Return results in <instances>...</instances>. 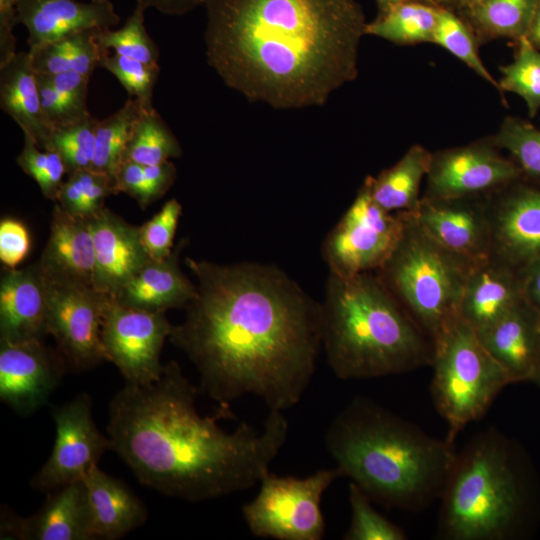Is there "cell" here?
<instances>
[{"instance_id":"cell-29","label":"cell","mask_w":540,"mask_h":540,"mask_svg":"<svg viewBox=\"0 0 540 540\" xmlns=\"http://www.w3.org/2000/svg\"><path fill=\"white\" fill-rule=\"evenodd\" d=\"M539 0H468L454 10L480 45L496 39L517 42L527 34Z\"/></svg>"},{"instance_id":"cell-48","label":"cell","mask_w":540,"mask_h":540,"mask_svg":"<svg viewBox=\"0 0 540 540\" xmlns=\"http://www.w3.org/2000/svg\"><path fill=\"white\" fill-rule=\"evenodd\" d=\"M522 278L524 298L540 315V259L522 271Z\"/></svg>"},{"instance_id":"cell-18","label":"cell","mask_w":540,"mask_h":540,"mask_svg":"<svg viewBox=\"0 0 540 540\" xmlns=\"http://www.w3.org/2000/svg\"><path fill=\"white\" fill-rule=\"evenodd\" d=\"M94 540L84 481L50 492L44 505L32 516L20 518L4 513L1 539Z\"/></svg>"},{"instance_id":"cell-41","label":"cell","mask_w":540,"mask_h":540,"mask_svg":"<svg viewBox=\"0 0 540 540\" xmlns=\"http://www.w3.org/2000/svg\"><path fill=\"white\" fill-rule=\"evenodd\" d=\"M112 73L128 95L140 101L146 109H153V91L160 72L159 65H149L141 61L106 51L99 63Z\"/></svg>"},{"instance_id":"cell-30","label":"cell","mask_w":540,"mask_h":540,"mask_svg":"<svg viewBox=\"0 0 540 540\" xmlns=\"http://www.w3.org/2000/svg\"><path fill=\"white\" fill-rule=\"evenodd\" d=\"M440 6L406 2L392 7L367 22L365 35H373L396 45L433 43Z\"/></svg>"},{"instance_id":"cell-39","label":"cell","mask_w":540,"mask_h":540,"mask_svg":"<svg viewBox=\"0 0 540 540\" xmlns=\"http://www.w3.org/2000/svg\"><path fill=\"white\" fill-rule=\"evenodd\" d=\"M97 122L98 119L90 114L77 123L52 130L47 150L60 155L68 175L77 170L92 169Z\"/></svg>"},{"instance_id":"cell-11","label":"cell","mask_w":540,"mask_h":540,"mask_svg":"<svg viewBox=\"0 0 540 540\" xmlns=\"http://www.w3.org/2000/svg\"><path fill=\"white\" fill-rule=\"evenodd\" d=\"M47 296V333L68 368L85 370L107 361L101 340L105 295L93 286L56 281L44 275Z\"/></svg>"},{"instance_id":"cell-40","label":"cell","mask_w":540,"mask_h":540,"mask_svg":"<svg viewBox=\"0 0 540 540\" xmlns=\"http://www.w3.org/2000/svg\"><path fill=\"white\" fill-rule=\"evenodd\" d=\"M348 497L351 521L345 532V540H405L406 532L397 524L378 513L371 499L350 481Z\"/></svg>"},{"instance_id":"cell-46","label":"cell","mask_w":540,"mask_h":540,"mask_svg":"<svg viewBox=\"0 0 540 540\" xmlns=\"http://www.w3.org/2000/svg\"><path fill=\"white\" fill-rule=\"evenodd\" d=\"M47 76L54 88L71 105L83 112H89L87 109V94L90 76L76 71H66Z\"/></svg>"},{"instance_id":"cell-31","label":"cell","mask_w":540,"mask_h":540,"mask_svg":"<svg viewBox=\"0 0 540 540\" xmlns=\"http://www.w3.org/2000/svg\"><path fill=\"white\" fill-rule=\"evenodd\" d=\"M181 154L177 138L156 109L143 107L132 124L122 161L159 165Z\"/></svg>"},{"instance_id":"cell-10","label":"cell","mask_w":540,"mask_h":540,"mask_svg":"<svg viewBox=\"0 0 540 540\" xmlns=\"http://www.w3.org/2000/svg\"><path fill=\"white\" fill-rule=\"evenodd\" d=\"M401 212L380 207L364 181L341 219L326 236L322 255L329 273L352 276L376 272L396 247L402 230Z\"/></svg>"},{"instance_id":"cell-22","label":"cell","mask_w":540,"mask_h":540,"mask_svg":"<svg viewBox=\"0 0 540 540\" xmlns=\"http://www.w3.org/2000/svg\"><path fill=\"white\" fill-rule=\"evenodd\" d=\"M46 334V286L38 263L5 271L0 282V341L42 340Z\"/></svg>"},{"instance_id":"cell-12","label":"cell","mask_w":540,"mask_h":540,"mask_svg":"<svg viewBox=\"0 0 540 540\" xmlns=\"http://www.w3.org/2000/svg\"><path fill=\"white\" fill-rule=\"evenodd\" d=\"M171 329L165 313L126 307L106 297L101 340L107 361L119 369L125 382L148 384L160 378L164 368L160 353Z\"/></svg>"},{"instance_id":"cell-51","label":"cell","mask_w":540,"mask_h":540,"mask_svg":"<svg viewBox=\"0 0 540 540\" xmlns=\"http://www.w3.org/2000/svg\"><path fill=\"white\" fill-rule=\"evenodd\" d=\"M406 2H422L431 5L440 6L437 0H376L378 7V14L385 13L394 6H397Z\"/></svg>"},{"instance_id":"cell-15","label":"cell","mask_w":540,"mask_h":540,"mask_svg":"<svg viewBox=\"0 0 540 540\" xmlns=\"http://www.w3.org/2000/svg\"><path fill=\"white\" fill-rule=\"evenodd\" d=\"M485 199L490 256L522 272L540 259V185L521 178Z\"/></svg>"},{"instance_id":"cell-53","label":"cell","mask_w":540,"mask_h":540,"mask_svg":"<svg viewBox=\"0 0 540 540\" xmlns=\"http://www.w3.org/2000/svg\"><path fill=\"white\" fill-rule=\"evenodd\" d=\"M532 382L540 388V364Z\"/></svg>"},{"instance_id":"cell-36","label":"cell","mask_w":540,"mask_h":540,"mask_svg":"<svg viewBox=\"0 0 540 540\" xmlns=\"http://www.w3.org/2000/svg\"><path fill=\"white\" fill-rule=\"evenodd\" d=\"M516 44L514 59L499 68V92H511L520 96L527 107L529 117L540 109V50L525 37Z\"/></svg>"},{"instance_id":"cell-33","label":"cell","mask_w":540,"mask_h":540,"mask_svg":"<svg viewBox=\"0 0 540 540\" xmlns=\"http://www.w3.org/2000/svg\"><path fill=\"white\" fill-rule=\"evenodd\" d=\"M116 194L112 176L93 169H81L63 181L56 203L66 212L91 219L104 208L108 196Z\"/></svg>"},{"instance_id":"cell-49","label":"cell","mask_w":540,"mask_h":540,"mask_svg":"<svg viewBox=\"0 0 540 540\" xmlns=\"http://www.w3.org/2000/svg\"><path fill=\"white\" fill-rule=\"evenodd\" d=\"M205 0H136V5L154 8L166 15H182L190 12Z\"/></svg>"},{"instance_id":"cell-28","label":"cell","mask_w":540,"mask_h":540,"mask_svg":"<svg viewBox=\"0 0 540 540\" xmlns=\"http://www.w3.org/2000/svg\"><path fill=\"white\" fill-rule=\"evenodd\" d=\"M431 158L432 152L424 146L412 145L393 166L364 180L372 199L388 212H413L420 202Z\"/></svg>"},{"instance_id":"cell-17","label":"cell","mask_w":540,"mask_h":540,"mask_svg":"<svg viewBox=\"0 0 540 540\" xmlns=\"http://www.w3.org/2000/svg\"><path fill=\"white\" fill-rule=\"evenodd\" d=\"M485 196H421L413 215L417 223L450 251L479 263L490 256L491 230Z\"/></svg>"},{"instance_id":"cell-27","label":"cell","mask_w":540,"mask_h":540,"mask_svg":"<svg viewBox=\"0 0 540 540\" xmlns=\"http://www.w3.org/2000/svg\"><path fill=\"white\" fill-rule=\"evenodd\" d=\"M0 107L38 147L47 150L52 130L46 125L40 105L36 73L28 51L17 52L0 66Z\"/></svg>"},{"instance_id":"cell-5","label":"cell","mask_w":540,"mask_h":540,"mask_svg":"<svg viewBox=\"0 0 540 540\" xmlns=\"http://www.w3.org/2000/svg\"><path fill=\"white\" fill-rule=\"evenodd\" d=\"M322 313V350L342 380L400 375L430 366L431 339L376 272L329 273Z\"/></svg>"},{"instance_id":"cell-44","label":"cell","mask_w":540,"mask_h":540,"mask_svg":"<svg viewBox=\"0 0 540 540\" xmlns=\"http://www.w3.org/2000/svg\"><path fill=\"white\" fill-rule=\"evenodd\" d=\"M41 111L46 125L51 129L77 123L90 115L71 105L52 85L45 74H36Z\"/></svg>"},{"instance_id":"cell-7","label":"cell","mask_w":540,"mask_h":540,"mask_svg":"<svg viewBox=\"0 0 540 540\" xmlns=\"http://www.w3.org/2000/svg\"><path fill=\"white\" fill-rule=\"evenodd\" d=\"M393 252L376 271L386 288L431 341L458 315L476 263L442 246L409 212Z\"/></svg>"},{"instance_id":"cell-19","label":"cell","mask_w":540,"mask_h":540,"mask_svg":"<svg viewBox=\"0 0 540 540\" xmlns=\"http://www.w3.org/2000/svg\"><path fill=\"white\" fill-rule=\"evenodd\" d=\"M89 220L95 250L93 287L114 297L151 259L141 243L139 227L106 207Z\"/></svg>"},{"instance_id":"cell-16","label":"cell","mask_w":540,"mask_h":540,"mask_svg":"<svg viewBox=\"0 0 540 540\" xmlns=\"http://www.w3.org/2000/svg\"><path fill=\"white\" fill-rule=\"evenodd\" d=\"M68 366L56 349L42 340L0 341V399L21 415L44 405Z\"/></svg>"},{"instance_id":"cell-47","label":"cell","mask_w":540,"mask_h":540,"mask_svg":"<svg viewBox=\"0 0 540 540\" xmlns=\"http://www.w3.org/2000/svg\"><path fill=\"white\" fill-rule=\"evenodd\" d=\"M17 0H0V66L17 53L13 28L17 24Z\"/></svg>"},{"instance_id":"cell-23","label":"cell","mask_w":540,"mask_h":540,"mask_svg":"<svg viewBox=\"0 0 540 540\" xmlns=\"http://www.w3.org/2000/svg\"><path fill=\"white\" fill-rule=\"evenodd\" d=\"M54 203L49 238L37 262L39 268L48 279L93 286L95 250L90 220Z\"/></svg>"},{"instance_id":"cell-50","label":"cell","mask_w":540,"mask_h":540,"mask_svg":"<svg viewBox=\"0 0 540 540\" xmlns=\"http://www.w3.org/2000/svg\"><path fill=\"white\" fill-rule=\"evenodd\" d=\"M525 38L540 50V0L533 13Z\"/></svg>"},{"instance_id":"cell-26","label":"cell","mask_w":540,"mask_h":540,"mask_svg":"<svg viewBox=\"0 0 540 540\" xmlns=\"http://www.w3.org/2000/svg\"><path fill=\"white\" fill-rule=\"evenodd\" d=\"M83 481L93 539H118L146 521L143 502L124 482L107 475L98 465Z\"/></svg>"},{"instance_id":"cell-35","label":"cell","mask_w":540,"mask_h":540,"mask_svg":"<svg viewBox=\"0 0 540 540\" xmlns=\"http://www.w3.org/2000/svg\"><path fill=\"white\" fill-rule=\"evenodd\" d=\"M500 150H505L519 167L522 178L540 185V130L530 122L507 116L497 132L489 137Z\"/></svg>"},{"instance_id":"cell-34","label":"cell","mask_w":540,"mask_h":540,"mask_svg":"<svg viewBox=\"0 0 540 540\" xmlns=\"http://www.w3.org/2000/svg\"><path fill=\"white\" fill-rule=\"evenodd\" d=\"M176 175V167L172 161L159 165L122 161L113 176L115 193L127 194L145 209L166 194Z\"/></svg>"},{"instance_id":"cell-4","label":"cell","mask_w":540,"mask_h":540,"mask_svg":"<svg viewBox=\"0 0 540 540\" xmlns=\"http://www.w3.org/2000/svg\"><path fill=\"white\" fill-rule=\"evenodd\" d=\"M325 445L341 477H348L372 502L420 511L441 497L457 450L357 396L333 418Z\"/></svg>"},{"instance_id":"cell-43","label":"cell","mask_w":540,"mask_h":540,"mask_svg":"<svg viewBox=\"0 0 540 540\" xmlns=\"http://www.w3.org/2000/svg\"><path fill=\"white\" fill-rule=\"evenodd\" d=\"M181 213V204L173 198L168 200L150 220L139 227L141 243L151 260H162L172 253Z\"/></svg>"},{"instance_id":"cell-38","label":"cell","mask_w":540,"mask_h":540,"mask_svg":"<svg viewBox=\"0 0 540 540\" xmlns=\"http://www.w3.org/2000/svg\"><path fill=\"white\" fill-rule=\"evenodd\" d=\"M146 8L136 5L132 14L120 29H98L96 39L105 50L141 61L158 65L159 49L144 25Z\"/></svg>"},{"instance_id":"cell-1","label":"cell","mask_w":540,"mask_h":540,"mask_svg":"<svg viewBox=\"0 0 540 540\" xmlns=\"http://www.w3.org/2000/svg\"><path fill=\"white\" fill-rule=\"evenodd\" d=\"M197 282L169 340L220 404L245 395L285 411L307 390L322 350L321 303L274 265L185 258Z\"/></svg>"},{"instance_id":"cell-8","label":"cell","mask_w":540,"mask_h":540,"mask_svg":"<svg viewBox=\"0 0 540 540\" xmlns=\"http://www.w3.org/2000/svg\"><path fill=\"white\" fill-rule=\"evenodd\" d=\"M432 344L430 393L448 425L446 439L454 443L460 431L482 418L499 393L513 383L476 331L458 315Z\"/></svg>"},{"instance_id":"cell-24","label":"cell","mask_w":540,"mask_h":540,"mask_svg":"<svg viewBox=\"0 0 540 540\" xmlns=\"http://www.w3.org/2000/svg\"><path fill=\"white\" fill-rule=\"evenodd\" d=\"M523 298L522 272L489 256L472 268L461 295L458 316L478 331Z\"/></svg>"},{"instance_id":"cell-6","label":"cell","mask_w":540,"mask_h":540,"mask_svg":"<svg viewBox=\"0 0 540 540\" xmlns=\"http://www.w3.org/2000/svg\"><path fill=\"white\" fill-rule=\"evenodd\" d=\"M438 534L447 540H505L516 534L526 494L509 441L495 429L461 451L441 494Z\"/></svg>"},{"instance_id":"cell-42","label":"cell","mask_w":540,"mask_h":540,"mask_svg":"<svg viewBox=\"0 0 540 540\" xmlns=\"http://www.w3.org/2000/svg\"><path fill=\"white\" fill-rule=\"evenodd\" d=\"M16 162L22 171L39 186L43 196L56 202L66 166L54 150H44L28 136H24V146Z\"/></svg>"},{"instance_id":"cell-32","label":"cell","mask_w":540,"mask_h":540,"mask_svg":"<svg viewBox=\"0 0 540 540\" xmlns=\"http://www.w3.org/2000/svg\"><path fill=\"white\" fill-rule=\"evenodd\" d=\"M142 108L143 105L139 100L130 97L115 113L104 119H98L93 170L114 176L122 162L132 124Z\"/></svg>"},{"instance_id":"cell-14","label":"cell","mask_w":540,"mask_h":540,"mask_svg":"<svg viewBox=\"0 0 540 540\" xmlns=\"http://www.w3.org/2000/svg\"><path fill=\"white\" fill-rule=\"evenodd\" d=\"M521 178L516 163L487 138L432 152L422 196H484Z\"/></svg>"},{"instance_id":"cell-54","label":"cell","mask_w":540,"mask_h":540,"mask_svg":"<svg viewBox=\"0 0 540 540\" xmlns=\"http://www.w3.org/2000/svg\"><path fill=\"white\" fill-rule=\"evenodd\" d=\"M90 1H93V2H105L107 0H90Z\"/></svg>"},{"instance_id":"cell-21","label":"cell","mask_w":540,"mask_h":540,"mask_svg":"<svg viewBox=\"0 0 540 540\" xmlns=\"http://www.w3.org/2000/svg\"><path fill=\"white\" fill-rule=\"evenodd\" d=\"M17 22L26 27L31 48L81 31L115 27L120 16L109 0H17Z\"/></svg>"},{"instance_id":"cell-2","label":"cell","mask_w":540,"mask_h":540,"mask_svg":"<svg viewBox=\"0 0 540 540\" xmlns=\"http://www.w3.org/2000/svg\"><path fill=\"white\" fill-rule=\"evenodd\" d=\"M197 393L175 361L154 382H125L109 404L112 450L143 485L190 502L260 483L287 440L283 411L269 410L260 429L243 422L227 431L217 421L234 417L229 404L202 416Z\"/></svg>"},{"instance_id":"cell-9","label":"cell","mask_w":540,"mask_h":540,"mask_svg":"<svg viewBox=\"0 0 540 540\" xmlns=\"http://www.w3.org/2000/svg\"><path fill=\"white\" fill-rule=\"evenodd\" d=\"M341 477L338 468L321 469L305 478L268 472L255 498L242 507L250 532L277 540H320L326 530L321 499Z\"/></svg>"},{"instance_id":"cell-45","label":"cell","mask_w":540,"mask_h":540,"mask_svg":"<svg viewBox=\"0 0 540 540\" xmlns=\"http://www.w3.org/2000/svg\"><path fill=\"white\" fill-rule=\"evenodd\" d=\"M30 250V236L25 225L14 218L0 222V260L13 269L21 263Z\"/></svg>"},{"instance_id":"cell-3","label":"cell","mask_w":540,"mask_h":540,"mask_svg":"<svg viewBox=\"0 0 540 540\" xmlns=\"http://www.w3.org/2000/svg\"><path fill=\"white\" fill-rule=\"evenodd\" d=\"M208 64L274 108L322 105L358 75L366 19L355 0H205Z\"/></svg>"},{"instance_id":"cell-52","label":"cell","mask_w":540,"mask_h":540,"mask_svg":"<svg viewBox=\"0 0 540 540\" xmlns=\"http://www.w3.org/2000/svg\"><path fill=\"white\" fill-rule=\"evenodd\" d=\"M440 6L447 7L452 10L458 9L468 0H437Z\"/></svg>"},{"instance_id":"cell-25","label":"cell","mask_w":540,"mask_h":540,"mask_svg":"<svg viewBox=\"0 0 540 540\" xmlns=\"http://www.w3.org/2000/svg\"><path fill=\"white\" fill-rule=\"evenodd\" d=\"M184 242L180 241L167 258L149 260L111 298L123 306L155 313L186 308L195 296L196 285L179 266Z\"/></svg>"},{"instance_id":"cell-13","label":"cell","mask_w":540,"mask_h":540,"mask_svg":"<svg viewBox=\"0 0 540 540\" xmlns=\"http://www.w3.org/2000/svg\"><path fill=\"white\" fill-rule=\"evenodd\" d=\"M51 414L56 427L55 443L50 457L31 480L33 489L46 493L82 481L101 456L113 448L110 438L95 425L87 394L54 407Z\"/></svg>"},{"instance_id":"cell-20","label":"cell","mask_w":540,"mask_h":540,"mask_svg":"<svg viewBox=\"0 0 540 540\" xmlns=\"http://www.w3.org/2000/svg\"><path fill=\"white\" fill-rule=\"evenodd\" d=\"M476 333L513 384L532 382L540 364V315L525 298Z\"/></svg>"},{"instance_id":"cell-37","label":"cell","mask_w":540,"mask_h":540,"mask_svg":"<svg viewBox=\"0 0 540 540\" xmlns=\"http://www.w3.org/2000/svg\"><path fill=\"white\" fill-rule=\"evenodd\" d=\"M433 44L447 50L499 91L498 80L489 72L479 55L480 44L474 32L454 10L440 6Z\"/></svg>"}]
</instances>
